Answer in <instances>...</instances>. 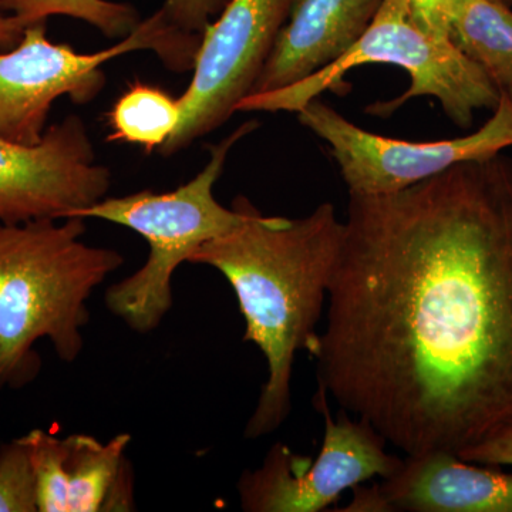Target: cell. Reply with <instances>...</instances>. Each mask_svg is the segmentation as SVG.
I'll return each mask as SVG.
<instances>
[{"label":"cell","instance_id":"cell-1","mask_svg":"<svg viewBox=\"0 0 512 512\" xmlns=\"http://www.w3.org/2000/svg\"><path fill=\"white\" fill-rule=\"evenodd\" d=\"M318 386L406 456L512 423V157L349 194Z\"/></svg>","mask_w":512,"mask_h":512},{"label":"cell","instance_id":"cell-2","mask_svg":"<svg viewBox=\"0 0 512 512\" xmlns=\"http://www.w3.org/2000/svg\"><path fill=\"white\" fill-rule=\"evenodd\" d=\"M245 211L241 225L201 245L190 264L224 275L245 319L244 342L254 343L268 363V379L245 427V439L256 440L291 414L296 355L305 350L313 357L318 349L345 222L332 202L295 220L266 217L249 200Z\"/></svg>","mask_w":512,"mask_h":512},{"label":"cell","instance_id":"cell-3","mask_svg":"<svg viewBox=\"0 0 512 512\" xmlns=\"http://www.w3.org/2000/svg\"><path fill=\"white\" fill-rule=\"evenodd\" d=\"M84 218L0 224V392L35 382L47 339L73 363L83 352L87 301L124 264L116 249L83 241Z\"/></svg>","mask_w":512,"mask_h":512},{"label":"cell","instance_id":"cell-4","mask_svg":"<svg viewBox=\"0 0 512 512\" xmlns=\"http://www.w3.org/2000/svg\"><path fill=\"white\" fill-rule=\"evenodd\" d=\"M251 120L211 147L207 165L174 191L144 190L126 197L103 200L74 214L84 220H103L133 229L146 239L150 254L146 264L123 281L110 286L106 305L114 316L138 333H150L161 325L173 308V278L181 264L205 242L222 237L247 217L245 197L232 208L214 195L232 147L258 128Z\"/></svg>","mask_w":512,"mask_h":512},{"label":"cell","instance_id":"cell-5","mask_svg":"<svg viewBox=\"0 0 512 512\" xmlns=\"http://www.w3.org/2000/svg\"><path fill=\"white\" fill-rule=\"evenodd\" d=\"M365 64H393L410 77L406 92L367 109L377 117L392 116L416 97H434L448 119L458 127L468 128L477 111L494 110L500 103L501 92L487 74L451 39L421 26L407 0H383L370 28L346 55L285 89L249 94L239 103L238 111L298 113L323 93L345 96L350 89L346 74Z\"/></svg>","mask_w":512,"mask_h":512},{"label":"cell","instance_id":"cell-6","mask_svg":"<svg viewBox=\"0 0 512 512\" xmlns=\"http://www.w3.org/2000/svg\"><path fill=\"white\" fill-rule=\"evenodd\" d=\"M47 22L23 30L18 45L0 52V138L33 146L46 133L53 103L69 96L84 106L106 84L103 66L137 50H151L175 73L194 67L202 35L177 28L158 9L116 45L96 53L50 42Z\"/></svg>","mask_w":512,"mask_h":512},{"label":"cell","instance_id":"cell-7","mask_svg":"<svg viewBox=\"0 0 512 512\" xmlns=\"http://www.w3.org/2000/svg\"><path fill=\"white\" fill-rule=\"evenodd\" d=\"M316 409L325 419L318 457L296 454L285 444L271 447L264 463L242 474L239 504L247 512H322L346 490L372 478L393 476L403 458L386 450L387 441L369 423L342 409L330 416L329 397L318 386Z\"/></svg>","mask_w":512,"mask_h":512},{"label":"cell","instance_id":"cell-8","mask_svg":"<svg viewBox=\"0 0 512 512\" xmlns=\"http://www.w3.org/2000/svg\"><path fill=\"white\" fill-rule=\"evenodd\" d=\"M299 123L330 148L349 194H394L436 177L454 165L485 160L512 147V103H500L484 126L467 136L404 141L370 133L319 99L296 113Z\"/></svg>","mask_w":512,"mask_h":512},{"label":"cell","instance_id":"cell-9","mask_svg":"<svg viewBox=\"0 0 512 512\" xmlns=\"http://www.w3.org/2000/svg\"><path fill=\"white\" fill-rule=\"evenodd\" d=\"M296 0H229L202 33L192 79L178 97L181 121L161 148L178 153L237 113L254 89Z\"/></svg>","mask_w":512,"mask_h":512},{"label":"cell","instance_id":"cell-10","mask_svg":"<svg viewBox=\"0 0 512 512\" xmlns=\"http://www.w3.org/2000/svg\"><path fill=\"white\" fill-rule=\"evenodd\" d=\"M109 168L96 163L76 114L47 128L33 146L0 138V224L63 220L106 198Z\"/></svg>","mask_w":512,"mask_h":512},{"label":"cell","instance_id":"cell-11","mask_svg":"<svg viewBox=\"0 0 512 512\" xmlns=\"http://www.w3.org/2000/svg\"><path fill=\"white\" fill-rule=\"evenodd\" d=\"M28 450L37 512L136 510L130 434L100 441L87 434L57 437L42 429L19 437Z\"/></svg>","mask_w":512,"mask_h":512},{"label":"cell","instance_id":"cell-12","mask_svg":"<svg viewBox=\"0 0 512 512\" xmlns=\"http://www.w3.org/2000/svg\"><path fill=\"white\" fill-rule=\"evenodd\" d=\"M383 0H296L249 94L276 92L346 55L365 35Z\"/></svg>","mask_w":512,"mask_h":512},{"label":"cell","instance_id":"cell-13","mask_svg":"<svg viewBox=\"0 0 512 512\" xmlns=\"http://www.w3.org/2000/svg\"><path fill=\"white\" fill-rule=\"evenodd\" d=\"M376 485L387 512H512V473L451 451L406 456Z\"/></svg>","mask_w":512,"mask_h":512},{"label":"cell","instance_id":"cell-14","mask_svg":"<svg viewBox=\"0 0 512 512\" xmlns=\"http://www.w3.org/2000/svg\"><path fill=\"white\" fill-rule=\"evenodd\" d=\"M450 39L501 93L512 86V9L504 0H463Z\"/></svg>","mask_w":512,"mask_h":512},{"label":"cell","instance_id":"cell-15","mask_svg":"<svg viewBox=\"0 0 512 512\" xmlns=\"http://www.w3.org/2000/svg\"><path fill=\"white\" fill-rule=\"evenodd\" d=\"M110 141L161 150L181 121L180 101L150 84L133 83L110 111Z\"/></svg>","mask_w":512,"mask_h":512},{"label":"cell","instance_id":"cell-16","mask_svg":"<svg viewBox=\"0 0 512 512\" xmlns=\"http://www.w3.org/2000/svg\"><path fill=\"white\" fill-rule=\"evenodd\" d=\"M0 12L18 19L25 28L52 16H66L93 26L107 39L119 40L141 22L133 5L111 0H0Z\"/></svg>","mask_w":512,"mask_h":512},{"label":"cell","instance_id":"cell-17","mask_svg":"<svg viewBox=\"0 0 512 512\" xmlns=\"http://www.w3.org/2000/svg\"><path fill=\"white\" fill-rule=\"evenodd\" d=\"M0 512H37L35 476L20 439L0 446Z\"/></svg>","mask_w":512,"mask_h":512},{"label":"cell","instance_id":"cell-18","mask_svg":"<svg viewBox=\"0 0 512 512\" xmlns=\"http://www.w3.org/2000/svg\"><path fill=\"white\" fill-rule=\"evenodd\" d=\"M229 0H165L161 6L165 16L177 28L202 35L212 18L220 15Z\"/></svg>","mask_w":512,"mask_h":512},{"label":"cell","instance_id":"cell-19","mask_svg":"<svg viewBox=\"0 0 512 512\" xmlns=\"http://www.w3.org/2000/svg\"><path fill=\"white\" fill-rule=\"evenodd\" d=\"M458 456L487 466H512V423L494 431L480 443L461 451Z\"/></svg>","mask_w":512,"mask_h":512},{"label":"cell","instance_id":"cell-20","mask_svg":"<svg viewBox=\"0 0 512 512\" xmlns=\"http://www.w3.org/2000/svg\"><path fill=\"white\" fill-rule=\"evenodd\" d=\"M414 16L429 32L450 39V25L454 13L463 0H407ZM511 3V0H504Z\"/></svg>","mask_w":512,"mask_h":512},{"label":"cell","instance_id":"cell-21","mask_svg":"<svg viewBox=\"0 0 512 512\" xmlns=\"http://www.w3.org/2000/svg\"><path fill=\"white\" fill-rule=\"evenodd\" d=\"M25 26L13 16L0 12V49H12L18 45Z\"/></svg>","mask_w":512,"mask_h":512},{"label":"cell","instance_id":"cell-22","mask_svg":"<svg viewBox=\"0 0 512 512\" xmlns=\"http://www.w3.org/2000/svg\"><path fill=\"white\" fill-rule=\"evenodd\" d=\"M501 94H505V96L508 97V100H510L511 103H512V86L510 87V89L507 90V92H504V93H501Z\"/></svg>","mask_w":512,"mask_h":512}]
</instances>
